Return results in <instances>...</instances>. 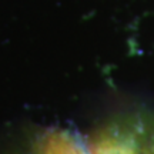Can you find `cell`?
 Masks as SVG:
<instances>
[{
	"label": "cell",
	"mask_w": 154,
	"mask_h": 154,
	"mask_svg": "<svg viewBox=\"0 0 154 154\" xmlns=\"http://www.w3.org/2000/svg\"><path fill=\"white\" fill-rule=\"evenodd\" d=\"M87 146L90 154H154V116H113L91 131Z\"/></svg>",
	"instance_id": "cell-1"
},
{
	"label": "cell",
	"mask_w": 154,
	"mask_h": 154,
	"mask_svg": "<svg viewBox=\"0 0 154 154\" xmlns=\"http://www.w3.org/2000/svg\"><path fill=\"white\" fill-rule=\"evenodd\" d=\"M7 154H90L87 141L61 127H30Z\"/></svg>",
	"instance_id": "cell-2"
}]
</instances>
